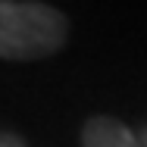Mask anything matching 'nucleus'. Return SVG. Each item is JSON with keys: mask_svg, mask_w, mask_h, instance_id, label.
Wrapping results in <instances>:
<instances>
[{"mask_svg": "<svg viewBox=\"0 0 147 147\" xmlns=\"http://www.w3.org/2000/svg\"><path fill=\"white\" fill-rule=\"evenodd\" d=\"M66 16L47 3L0 0V57L44 59L66 44Z\"/></svg>", "mask_w": 147, "mask_h": 147, "instance_id": "nucleus-1", "label": "nucleus"}, {"mask_svg": "<svg viewBox=\"0 0 147 147\" xmlns=\"http://www.w3.org/2000/svg\"><path fill=\"white\" fill-rule=\"evenodd\" d=\"M82 147H147L128 125L110 116H94L82 128Z\"/></svg>", "mask_w": 147, "mask_h": 147, "instance_id": "nucleus-2", "label": "nucleus"}, {"mask_svg": "<svg viewBox=\"0 0 147 147\" xmlns=\"http://www.w3.org/2000/svg\"><path fill=\"white\" fill-rule=\"evenodd\" d=\"M0 147H25V141H22L19 135H6V131H3V135H0Z\"/></svg>", "mask_w": 147, "mask_h": 147, "instance_id": "nucleus-3", "label": "nucleus"}]
</instances>
